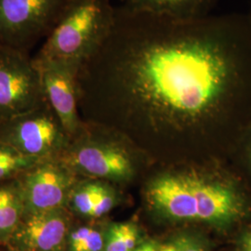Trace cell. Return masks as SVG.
Here are the masks:
<instances>
[{"label": "cell", "mask_w": 251, "mask_h": 251, "mask_svg": "<svg viewBox=\"0 0 251 251\" xmlns=\"http://www.w3.org/2000/svg\"><path fill=\"white\" fill-rule=\"evenodd\" d=\"M87 123L121 133H216L230 157L251 126V17L175 20L116 7L77 75Z\"/></svg>", "instance_id": "1"}, {"label": "cell", "mask_w": 251, "mask_h": 251, "mask_svg": "<svg viewBox=\"0 0 251 251\" xmlns=\"http://www.w3.org/2000/svg\"><path fill=\"white\" fill-rule=\"evenodd\" d=\"M79 179L59 158L38 162L16 178L25 212L65 208Z\"/></svg>", "instance_id": "8"}, {"label": "cell", "mask_w": 251, "mask_h": 251, "mask_svg": "<svg viewBox=\"0 0 251 251\" xmlns=\"http://www.w3.org/2000/svg\"><path fill=\"white\" fill-rule=\"evenodd\" d=\"M74 220L64 207L25 212L8 247L17 251H65Z\"/></svg>", "instance_id": "9"}, {"label": "cell", "mask_w": 251, "mask_h": 251, "mask_svg": "<svg viewBox=\"0 0 251 251\" xmlns=\"http://www.w3.org/2000/svg\"><path fill=\"white\" fill-rule=\"evenodd\" d=\"M47 101L41 73L29 53L0 46V124Z\"/></svg>", "instance_id": "7"}, {"label": "cell", "mask_w": 251, "mask_h": 251, "mask_svg": "<svg viewBox=\"0 0 251 251\" xmlns=\"http://www.w3.org/2000/svg\"><path fill=\"white\" fill-rule=\"evenodd\" d=\"M74 0H0V46L29 53L47 38Z\"/></svg>", "instance_id": "5"}, {"label": "cell", "mask_w": 251, "mask_h": 251, "mask_svg": "<svg viewBox=\"0 0 251 251\" xmlns=\"http://www.w3.org/2000/svg\"><path fill=\"white\" fill-rule=\"evenodd\" d=\"M35 63L41 73L46 100L72 138L84 124L78 108L77 75L80 67L61 61Z\"/></svg>", "instance_id": "10"}, {"label": "cell", "mask_w": 251, "mask_h": 251, "mask_svg": "<svg viewBox=\"0 0 251 251\" xmlns=\"http://www.w3.org/2000/svg\"><path fill=\"white\" fill-rule=\"evenodd\" d=\"M25 213L17 179L0 181V245L8 246Z\"/></svg>", "instance_id": "13"}, {"label": "cell", "mask_w": 251, "mask_h": 251, "mask_svg": "<svg viewBox=\"0 0 251 251\" xmlns=\"http://www.w3.org/2000/svg\"><path fill=\"white\" fill-rule=\"evenodd\" d=\"M177 251H209L207 240L200 233L182 232L171 240Z\"/></svg>", "instance_id": "18"}, {"label": "cell", "mask_w": 251, "mask_h": 251, "mask_svg": "<svg viewBox=\"0 0 251 251\" xmlns=\"http://www.w3.org/2000/svg\"><path fill=\"white\" fill-rule=\"evenodd\" d=\"M40 159L27 156L9 144L0 142V181L16 179Z\"/></svg>", "instance_id": "16"}, {"label": "cell", "mask_w": 251, "mask_h": 251, "mask_svg": "<svg viewBox=\"0 0 251 251\" xmlns=\"http://www.w3.org/2000/svg\"><path fill=\"white\" fill-rule=\"evenodd\" d=\"M142 232L132 222H108L104 251H133L144 242Z\"/></svg>", "instance_id": "15"}, {"label": "cell", "mask_w": 251, "mask_h": 251, "mask_svg": "<svg viewBox=\"0 0 251 251\" xmlns=\"http://www.w3.org/2000/svg\"><path fill=\"white\" fill-rule=\"evenodd\" d=\"M70 140L71 137L48 101L0 124L1 143L40 160L60 158Z\"/></svg>", "instance_id": "6"}, {"label": "cell", "mask_w": 251, "mask_h": 251, "mask_svg": "<svg viewBox=\"0 0 251 251\" xmlns=\"http://www.w3.org/2000/svg\"><path fill=\"white\" fill-rule=\"evenodd\" d=\"M160 245L152 240H144L133 251H157Z\"/></svg>", "instance_id": "20"}, {"label": "cell", "mask_w": 251, "mask_h": 251, "mask_svg": "<svg viewBox=\"0 0 251 251\" xmlns=\"http://www.w3.org/2000/svg\"><path fill=\"white\" fill-rule=\"evenodd\" d=\"M115 14L116 7L110 0H74L34 60L81 67L107 37Z\"/></svg>", "instance_id": "3"}, {"label": "cell", "mask_w": 251, "mask_h": 251, "mask_svg": "<svg viewBox=\"0 0 251 251\" xmlns=\"http://www.w3.org/2000/svg\"><path fill=\"white\" fill-rule=\"evenodd\" d=\"M234 251H251V223L234 233Z\"/></svg>", "instance_id": "19"}, {"label": "cell", "mask_w": 251, "mask_h": 251, "mask_svg": "<svg viewBox=\"0 0 251 251\" xmlns=\"http://www.w3.org/2000/svg\"><path fill=\"white\" fill-rule=\"evenodd\" d=\"M107 219L81 221L75 219L66 239L65 251H104Z\"/></svg>", "instance_id": "14"}, {"label": "cell", "mask_w": 251, "mask_h": 251, "mask_svg": "<svg viewBox=\"0 0 251 251\" xmlns=\"http://www.w3.org/2000/svg\"></svg>", "instance_id": "25"}, {"label": "cell", "mask_w": 251, "mask_h": 251, "mask_svg": "<svg viewBox=\"0 0 251 251\" xmlns=\"http://www.w3.org/2000/svg\"><path fill=\"white\" fill-rule=\"evenodd\" d=\"M119 202V193L113 183L80 178L73 188L65 208L75 219L100 221L107 219Z\"/></svg>", "instance_id": "11"}, {"label": "cell", "mask_w": 251, "mask_h": 251, "mask_svg": "<svg viewBox=\"0 0 251 251\" xmlns=\"http://www.w3.org/2000/svg\"><path fill=\"white\" fill-rule=\"evenodd\" d=\"M152 217L165 224H199L235 233L251 223V190L233 168L188 167L158 174L144 190Z\"/></svg>", "instance_id": "2"}, {"label": "cell", "mask_w": 251, "mask_h": 251, "mask_svg": "<svg viewBox=\"0 0 251 251\" xmlns=\"http://www.w3.org/2000/svg\"><path fill=\"white\" fill-rule=\"evenodd\" d=\"M157 251H177V250H176L175 246L172 244V242L170 241V242L167 243L165 245H160V247H159Z\"/></svg>", "instance_id": "21"}, {"label": "cell", "mask_w": 251, "mask_h": 251, "mask_svg": "<svg viewBox=\"0 0 251 251\" xmlns=\"http://www.w3.org/2000/svg\"><path fill=\"white\" fill-rule=\"evenodd\" d=\"M0 251H8V246L0 245Z\"/></svg>", "instance_id": "22"}, {"label": "cell", "mask_w": 251, "mask_h": 251, "mask_svg": "<svg viewBox=\"0 0 251 251\" xmlns=\"http://www.w3.org/2000/svg\"><path fill=\"white\" fill-rule=\"evenodd\" d=\"M235 172L251 190V126L246 130L230 156Z\"/></svg>", "instance_id": "17"}, {"label": "cell", "mask_w": 251, "mask_h": 251, "mask_svg": "<svg viewBox=\"0 0 251 251\" xmlns=\"http://www.w3.org/2000/svg\"><path fill=\"white\" fill-rule=\"evenodd\" d=\"M59 159L82 179L119 184L134 176L133 157L122 133L105 126L84 122Z\"/></svg>", "instance_id": "4"}, {"label": "cell", "mask_w": 251, "mask_h": 251, "mask_svg": "<svg viewBox=\"0 0 251 251\" xmlns=\"http://www.w3.org/2000/svg\"><path fill=\"white\" fill-rule=\"evenodd\" d=\"M249 14H250V16H251V11H250V12H249Z\"/></svg>", "instance_id": "24"}, {"label": "cell", "mask_w": 251, "mask_h": 251, "mask_svg": "<svg viewBox=\"0 0 251 251\" xmlns=\"http://www.w3.org/2000/svg\"><path fill=\"white\" fill-rule=\"evenodd\" d=\"M126 9L175 20H195L211 14L217 0H121Z\"/></svg>", "instance_id": "12"}, {"label": "cell", "mask_w": 251, "mask_h": 251, "mask_svg": "<svg viewBox=\"0 0 251 251\" xmlns=\"http://www.w3.org/2000/svg\"><path fill=\"white\" fill-rule=\"evenodd\" d=\"M8 251H14V250H12V249H10V248H9V247H8Z\"/></svg>", "instance_id": "23"}]
</instances>
